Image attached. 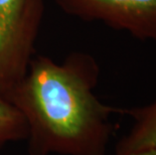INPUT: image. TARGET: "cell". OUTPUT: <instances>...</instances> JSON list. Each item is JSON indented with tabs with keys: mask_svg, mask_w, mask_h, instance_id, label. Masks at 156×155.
I'll use <instances>...</instances> for the list:
<instances>
[{
	"mask_svg": "<svg viewBox=\"0 0 156 155\" xmlns=\"http://www.w3.org/2000/svg\"><path fill=\"white\" fill-rule=\"evenodd\" d=\"M100 69L91 55L73 52L58 62L34 55L8 101L28 128L29 155H105L113 133L111 115L94 90Z\"/></svg>",
	"mask_w": 156,
	"mask_h": 155,
	"instance_id": "6da1fadb",
	"label": "cell"
},
{
	"mask_svg": "<svg viewBox=\"0 0 156 155\" xmlns=\"http://www.w3.org/2000/svg\"><path fill=\"white\" fill-rule=\"evenodd\" d=\"M44 0H0V96L8 100L34 57Z\"/></svg>",
	"mask_w": 156,
	"mask_h": 155,
	"instance_id": "7a4b0ae2",
	"label": "cell"
},
{
	"mask_svg": "<svg viewBox=\"0 0 156 155\" xmlns=\"http://www.w3.org/2000/svg\"><path fill=\"white\" fill-rule=\"evenodd\" d=\"M69 16L156 41V0H54Z\"/></svg>",
	"mask_w": 156,
	"mask_h": 155,
	"instance_id": "3957f363",
	"label": "cell"
},
{
	"mask_svg": "<svg viewBox=\"0 0 156 155\" xmlns=\"http://www.w3.org/2000/svg\"><path fill=\"white\" fill-rule=\"evenodd\" d=\"M134 123L131 130L116 145L117 153L156 149V101L143 107L123 110Z\"/></svg>",
	"mask_w": 156,
	"mask_h": 155,
	"instance_id": "277c9868",
	"label": "cell"
},
{
	"mask_svg": "<svg viewBox=\"0 0 156 155\" xmlns=\"http://www.w3.org/2000/svg\"><path fill=\"white\" fill-rule=\"evenodd\" d=\"M28 128L20 111L0 96V148L4 145L26 140Z\"/></svg>",
	"mask_w": 156,
	"mask_h": 155,
	"instance_id": "5b68a950",
	"label": "cell"
},
{
	"mask_svg": "<svg viewBox=\"0 0 156 155\" xmlns=\"http://www.w3.org/2000/svg\"><path fill=\"white\" fill-rule=\"evenodd\" d=\"M113 155H156V149H147L141 151H135V152H128V153H117Z\"/></svg>",
	"mask_w": 156,
	"mask_h": 155,
	"instance_id": "8992f818",
	"label": "cell"
}]
</instances>
